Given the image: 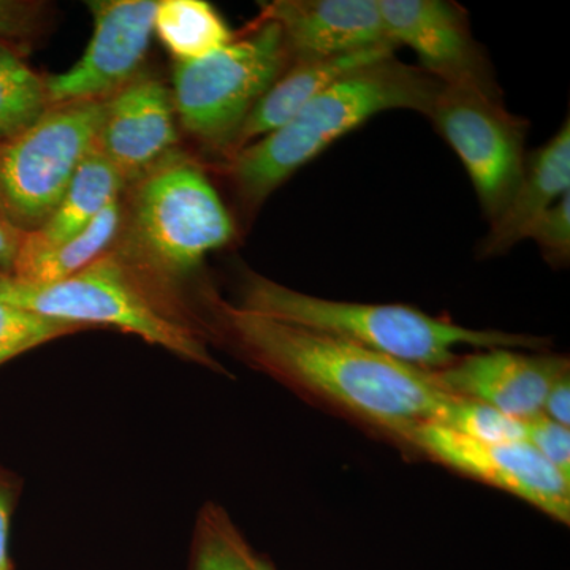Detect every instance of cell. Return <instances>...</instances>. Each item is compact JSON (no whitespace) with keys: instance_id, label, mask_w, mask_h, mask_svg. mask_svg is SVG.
<instances>
[{"instance_id":"obj_1","label":"cell","mask_w":570,"mask_h":570,"mask_svg":"<svg viewBox=\"0 0 570 570\" xmlns=\"http://www.w3.org/2000/svg\"><path fill=\"white\" fill-rule=\"evenodd\" d=\"M216 311L225 335L253 362L397 436L438 422L455 400L430 371L219 299Z\"/></svg>"},{"instance_id":"obj_2","label":"cell","mask_w":570,"mask_h":570,"mask_svg":"<svg viewBox=\"0 0 570 570\" xmlns=\"http://www.w3.org/2000/svg\"><path fill=\"white\" fill-rule=\"evenodd\" d=\"M442 82L396 56L360 67L337 80L275 132L227 159V175L246 213H254L299 168L379 112L426 115Z\"/></svg>"},{"instance_id":"obj_3","label":"cell","mask_w":570,"mask_h":570,"mask_svg":"<svg viewBox=\"0 0 570 570\" xmlns=\"http://www.w3.org/2000/svg\"><path fill=\"white\" fill-rule=\"evenodd\" d=\"M238 306L285 324L340 337L425 371L452 365L459 358L456 348L461 346L485 351L494 347L540 348L547 343L542 337L466 328L455 322L428 316L411 306L318 298L254 272H247L243 279Z\"/></svg>"},{"instance_id":"obj_4","label":"cell","mask_w":570,"mask_h":570,"mask_svg":"<svg viewBox=\"0 0 570 570\" xmlns=\"http://www.w3.org/2000/svg\"><path fill=\"white\" fill-rule=\"evenodd\" d=\"M129 187L112 250L154 283L170 288L234 242V217L190 157L176 151Z\"/></svg>"},{"instance_id":"obj_5","label":"cell","mask_w":570,"mask_h":570,"mask_svg":"<svg viewBox=\"0 0 570 570\" xmlns=\"http://www.w3.org/2000/svg\"><path fill=\"white\" fill-rule=\"evenodd\" d=\"M0 302L82 328L112 326L219 370L197 330L175 305L170 288L154 283L112 249L59 283L33 284L0 272Z\"/></svg>"},{"instance_id":"obj_6","label":"cell","mask_w":570,"mask_h":570,"mask_svg":"<svg viewBox=\"0 0 570 570\" xmlns=\"http://www.w3.org/2000/svg\"><path fill=\"white\" fill-rule=\"evenodd\" d=\"M291 63L279 26L258 18L223 50L175 63L176 118L190 137L228 159L247 116Z\"/></svg>"},{"instance_id":"obj_7","label":"cell","mask_w":570,"mask_h":570,"mask_svg":"<svg viewBox=\"0 0 570 570\" xmlns=\"http://www.w3.org/2000/svg\"><path fill=\"white\" fill-rule=\"evenodd\" d=\"M105 100L51 105L28 130L0 142V217L22 234L50 220L96 146Z\"/></svg>"},{"instance_id":"obj_8","label":"cell","mask_w":570,"mask_h":570,"mask_svg":"<svg viewBox=\"0 0 570 570\" xmlns=\"http://www.w3.org/2000/svg\"><path fill=\"white\" fill-rule=\"evenodd\" d=\"M428 118L466 168L479 204L494 223L523 176L528 122L502 104V94L442 85Z\"/></svg>"},{"instance_id":"obj_9","label":"cell","mask_w":570,"mask_h":570,"mask_svg":"<svg viewBox=\"0 0 570 570\" xmlns=\"http://www.w3.org/2000/svg\"><path fill=\"white\" fill-rule=\"evenodd\" d=\"M406 439L445 466L509 491L560 523H570V479L527 441L487 444L434 422L415 428Z\"/></svg>"},{"instance_id":"obj_10","label":"cell","mask_w":570,"mask_h":570,"mask_svg":"<svg viewBox=\"0 0 570 570\" xmlns=\"http://www.w3.org/2000/svg\"><path fill=\"white\" fill-rule=\"evenodd\" d=\"M94 32L78 62L45 78L51 105L107 100L140 75L154 33L157 0L88 2Z\"/></svg>"},{"instance_id":"obj_11","label":"cell","mask_w":570,"mask_h":570,"mask_svg":"<svg viewBox=\"0 0 570 570\" xmlns=\"http://www.w3.org/2000/svg\"><path fill=\"white\" fill-rule=\"evenodd\" d=\"M389 39L411 48L442 85L501 94L493 67L469 28L466 11L444 0H377Z\"/></svg>"},{"instance_id":"obj_12","label":"cell","mask_w":570,"mask_h":570,"mask_svg":"<svg viewBox=\"0 0 570 570\" xmlns=\"http://www.w3.org/2000/svg\"><path fill=\"white\" fill-rule=\"evenodd\" d=\"M430 373L448 395L489 404L527 422L542 414L550 389L569 373V363L562 356L494 347L459 356L452 365Z\"/></svg>"},{"instance_id":"obj_13","label":"cell","mask_w":570,"mask_h":570,"mask_svg":"<svg viewBox=\"0 0 570 570\" xmlns=\"http://www.w3.org/2000/svg\"><path fill=\"white\" fill-rule=\"evenodd\" d=\"M176 145L174 96L163 81L140 73L105 100L94 148L124 176L127 186L176 153Z\"/></svg>"},{"instance_id":"obj_14","label":"cell","mask_w":570,"mask_h":570,"mask_svg":"<svg viewBox=\"0 0 570 570\" xmlns=\"http://www.w3.org/2000/svg\"><path fill=\"white\" fill-rule=\"evenodd\" d=\"M261 6L258 18L279 26L292 62L395 47L377 0H273Z\"/></svg>"},{"instance_id":"obj_15","label":"cell","mask_w":570,"mask_h":570,"mask_svg":"<svg viewBox=\"0 0 570 570\" xmlns=\"http://www.w3.org/2000/svg\"><path fill=\"white\" fill-rule=\"evenodd\" d=\"M570 193V122L527 157L523 176L509 205L480 242L482 257L508 253L528 238L532 225L562 195Z\"/></svg>"},{"instance_id":"obj_16","label":"cell","mask_w":570,"mask_h":570,"mask_svg":"<svg viewBox=\"0 0 570 570\" xmlns=\"http://www.w3.org/2000/svg\"><path fill=\"white\" fill-rule=\"evenodd\" d=\"M396 50L397 48L392 45H384L336 58L292 62L247 116L236 137L230 157L258 138L275 132L298 115L311 100L316 99L318 94L324 92L351 71L390 58Z\"/></svg>"},{"instance_id":"obj_17","label":"cell","mask_w":570,"mask_h":570,"mask_svg":"<svg viewBox=\"0 0 570 570\" xmlns=\"http://www.w3.org/2000/svg\"><path fill=\"white\" fill-rule=\"evenodd\" d=\"M126 189L124 176L94 148L75 171L50 220L40 230L24 235L20 254L40 253L73 238Z\"/></svg>"},{"instance_id":"obj_18","label":"cell","mask_w":570,"mask_h":570,"mask_svg":"<svg viewBox=\"0 0 570 570\" xmlns=\"http://www.w3.org/2000/svg\"><path fill=\"white\" fill-rule=\"evenodd\" d=\"M122 220V197L111 202L85 230L62 245L33 254H18L10 275L33 284H52L77 275L110 253Z\"/></svg>"},{"instance_id":"obj_19","label":"cell","mask_w":570,"mask_h":570,"mask_svg":"<svg viewBox=\"0 0 570 570\" xmlns=\"http://www.w3.org/2000/svg\"><path fill=\"white\" fill-rule=\"evenodd\" d=\"M154 32L176 62L200 61L235 39L219 11L205 0H160Z\"/></svg>"},{"instance_id":"obj_20","label":"cell","mask_w":570,"mask_h":570,"mask_svg":"<svg viewBox=\"0 0 570 570\" xmlns=\"http://www.w3.org/2000/svg\"><path fill=\"white\" fill-rule=\"evenodd\" d=\"M50 107L45 78L13 45L0 41V142L28 130Z\"/></svg>"},{"instance_id":"obj_21","label":"cell","mask_w":570,"mask_h":570,"mask_svg":"<svg viewBox=\"0 0 570 570\" xmlns=\"http://www.w3.org/2000/svg\"><path fill=\"white\" fill-rule=\"evenodd\" d=\"M258 561L223 510L209 505L202 513L194 570H261Z\"/></svg>"},{"instance_id":"obj_22","label":"cell","mask_w":570,"mask_h":570,"mask_svg":"<svg viewBox=\"0 0 570 570\" xmlns=\"http://www.w3.org/2000/svg\"><path fill=\"white\" fill-rule=\"evenodd\" d=\"M434 423L487 444L527 441L524 420L512 417L479 401L455 397Z\"/></svg>"},{"instance_id":"obj_23","label":"cell","mask_w":570,"mask_h":570,"mask_svg":"<svg viewBox=\"0 0 570 570\" xmlns=\"http://www.w3.org/2000/svg\"><path fill=\"white\" fill-rule=\"evenodd\" d=\"M82 326L0 302V365L58 337L81 332Z\"/></svg>"},{"instance_id":"obj_24","label":"cell","mask_w":570,"mask_h":570,"mask_svg":"<svg viewBox=\"0 0 570 570\" xmlns=\"http://www.w3.org/2000/svg\"><path fill=\"white\" fill-rule=\"evenodd\" d=\"M528 238L539 246L551 265L568 264L570 258V193L562 195L532 225Z\"/></svg>"},{"instance_id":"obj_25","label":"cell","mask_w":570,"mask_h":570,"mask_svg":"<svg viewBox=\"0 0 570 570\" xmlns=\"http://www.w3.org/2000/svg\"><path fill=\"white\" fill-rule=\"evenodd\" d=\"M527 442L558 471L570 479L569 426L553 422L546 415L527 420Z\"/></svg>"},{"instance_id":"obj_26","label":"cell","mask_w":570,"mask_h":570,"mask_svg":"<svg viewBox=\"0 0 570 570\" xmlns=\"http://www.w3.org/2000/svg\"><path fill=\"white\" fill-rule=\"evenodd\" d=\"M45 21V6L28 0H0V41L18 45L36 37Z\"/></svg>"},{"instance_id":"obj_27","label":"cell","mask_w":570,"mask_h":570,"mask_svg":"<svg viewBox=\"0 0 570 570\" xmlns=\"http://www.w3.org/2000/svg\"><path fill=\"white\" fill-rule=\"evenodd\" d=\"M542 414L553 422L561 425H570V376L569 373L562 374L553 387L550 389L549 395L543 403Z\"/></svg>"},{"instance_id":"obj_28","label":"cell","mask_w":570,"mask_h":570,"mask_svg":"<svg viewBox=\"0 0 570 570\" xmlns=\"http://www.w3.org/2000/svg\"><path fill=\"white\" fill-rule=\"evenodd\" d=\"M13 504L14 489L9 480L0 474V570H13L9 558V532Z\"/></svg>"},{"instance_id":"obj_29","label":"cell","mask_w":570,"mask_h":570,"mask_svg":"<svg viewBox=\"0 0 570 570\" xmlns=\"http://www.w3.org/2000/svg\"><path fill=\"white\" fill-rule=\"evenodd\" d=\"M24 235L0 217V272L11 273Z\"/></svg>"},{"instance_id":"obj_30","label":"cell","mask_w":570,"mask_h":570,"mask_svg":"<svg viewBox=\"0 0 570 570\" xmlns=\"http://www.w3.org/2000/svg\"><path fill=\"white\" fill-rule=\"evenodd\" d=\"M258 568H261V570H276L273 566H269L268 562L262 560L258 561Z\"/></svg>"}]
</instances>
